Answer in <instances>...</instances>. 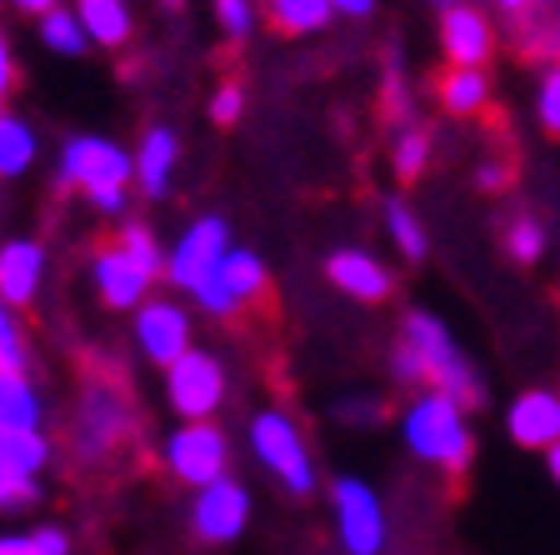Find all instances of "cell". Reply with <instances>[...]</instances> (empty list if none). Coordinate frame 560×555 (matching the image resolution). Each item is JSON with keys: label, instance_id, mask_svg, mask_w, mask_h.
Listing matches in <instances>:
<instances>
[{"label": "cell", "instance_id": "obj_1", "mask_svg": "<svg viewBox=\"0 0 560 555\" xmlns=\"http://www.w3.org/2000/svg\"><path fill=\"white\" fill-rule=\"evenodd\" d=\"M390 375L400 385H416V391H445L451 401L466 405V411L486 405V385H480L476 366L466 360V350L455 346V336L445 331L441 315H431V311L406 315L400 340L390 350Z\"/></svg>", "mask_w": 560, "mask_h": 555}, {"label": "cell", "instance_id": "obj_2", "mask_svg": "<svg viewBox=\"0 0 560 555\" xmlns=\"http://www.w3.org/2000/svg\"><path fill=\"white\" fill-rule=\"evenodd\" d=\"M400 440L420 465H435L445 475H460L476 455V430L466 420V405L445 391H420L400 411Z\"/></svg>", "mask_w": 560, "mask_h": 555}, {"label": "cell", "instance_id": "obj_3", "mask_svg": "<svg viewBox=\"0 0 560 555\" xmlns=\"http://www.w3.org/2000/svg\"><path fill=\"white\" fill-rule=\"evenodd\" d=\"M245 446H250V455H256L260 471L276 475L291 496H311L315 490L311 440H305V430L295 426V416H285L280 405L250 416V426H245Z\"/></svg>", "mask_w": 560, "mask_h": 555}, {"label": "cell", "instance_id": "obj_4", "mask_svg": "<svg viewBox=\"0 0 560 555\" xmlns=\"http://www.w3.org/2000/svg\"><path fill=\"white\" fill-rule=\"evenodd\" d=\"M136 181V151L116 146L105 136H70L60 146V161H56V185L60 190H116V185Z\"/></svg>", "mask_w": 560, "mask_h": 555}, {"label": "cell", "instance_id": "obj_5", "mask_svg": "<svg viewBox=\"0 0 560 555\" xmlns=\"http://www.w3.org/2000/svg\"><path fill=\"white\" fill-rule=\"evenodd\" d=\"M161 461L180 486L200 490L210 481L231 475V440L215 420H180L171 436L161 440Z\"/></svg>", "mask_w": 560, "mask_h": 555}, {"label": "cell", "instance_id": "obj_6", "mask_svg": "<svg viewBox=\"0 0 560 555\" xmlns=\"http://www.w3.org/2000/svg\"><path fill=\"white\" fill-rule=\"evenodd\" d=\"M130 436V401L116 381H85L81 405H75V455L85 465L116 455Z\"/></svg>", "mask_w": 560, "mask_h": 555}, {"label": "cell", "instance_id": "obj_7", "mask_svg": "<svg viewBox=\"0 0 560 555\" xmlns=\"http://www.w3.org/2000/svg\"><path fill=\"white\" fill-rule=\"evenodd\" d=\"M330 516H336V541L346 555H381L390 541L385 506L361 475H336L330 481Z\"/></svg>", "mask_w": 560, "mask_h": 555}, {"label": "cell", "instance_id": "obj_8", "mask_svg": "<svg viewBox=\"0 0 560 555\" xmlns=\"http://www.w3.org/2000/svg\"><path fill=\"white\" fill-rule=\"evenodd\" d=\"M231 245H235V235H231V226H225V216H196L186 231H180V241L165 251V280H171L175 290L196 296V290L221 270Z\"/></svg>", "mask_w": 560, "mask_h": 555}, {"label": "cell", "instance_id": "obj_9", "mask_svg": "<svg viewBox=\"0 0 560 555\" xmlns=\"http://www.w3.org/2000/svg\"><path fill=\"white\" fill-rule=\"evenodd\" d=\"M225 391H231V375H225L221 356H210L200 346L165 370V405L180 420H210L225 405Z\"/></svg>", "mask_w": 560, "mask_h": 555}, {"label": "cell", "instance_id": "obj_10", "mask_svg": "<svg viewBox=\"0 0 560 555\" xmlns=\"http://www.w3.org/2000/svg\"><path fill=\"white\" fill-rule=\"evenodd\" d=\"M245 525H250V490L235 475H221V481H210V486H200L190 496V531H196V541L231 545L245 535Z\"/></svg>", "mask_w": 560, "mask_h": 555}, {"label": "cell", "instance_id": "obj_11", "mask_svg": "<svg viewBox=\"0 0 560 555\" xmlns=\"http://www.w3.org/2000/svg\"><path fill=\"white\" fill-rule=\"evenodd\" d=\"M130 331H136V350L161 370H171L186 350H196V321H190V311L175 301H161V296L140 305Z\"/></svg>", "mask_w": 560, "mask_h": 555}, {"label": "cell", "instance_id": "obj_12", "mask_svg": "<svg viewBox=\"0 0 560 555\" xmlns=\"http://www.w3.org/2000/svg\"><path fill=\"white\" fill-rule=\"evenodd\" d=\"M91 286H95V296H101L105 311H130L136 315L140 305L151 301L155 276L140 266L120 241H110V245H101V251L91 255Z\"/></svg>", "mask_w": 560, "mask_h": 555}, {"label": "cell", "instance_id": "obj_13", "mask_svg": "<svg viewBox=\"0 0 560 555\" xmlns=\"http://www.w3.org/2000/svg\"><path fill=\"white\" fill-rule=\"evenodd\" d=\"M441 56L451 66H486L495 56V25L480 5L460 0V5L441 11Z\"/></svg>", "mask_w": 560, "mask_h": 555}, {"label": "cell", "instance_id": "obj_14", "mask_svg": "<svg viewBox=\"0 0 560 555\" xmlns=\"http://www.w3.org/2000/svg\"><path fill=\"white\" fill-rule=\"evenodd\" d=\"M505 436L521 446V451H540L546 455L550 446L560 440V391H521L511 405H505Z\"/></svg>", "mask_w": 560, "mask_h": 555}, {"label": "cell", "instance_id": "obj_15", "mask_svg": "<svg viewBox=\"0 0 560 555\" xmlns=\"http://www.w3.org/2000/svg\"><path fill=\"white\" fill-rule=\"evenodd\" d=\"M326 280L340 290V296H350V301H361V305H381L385 296L396 290L390 266L375 261L371 251H355V245L326 255Z\"/></svg>", "mask_w": 560, "mask_h": 555}, {"label": "cell", "instance_id": "obj_16", "mask_svg": "<svg viewBox=\"0 0 560 555\" xmlns=\"http://www.w3.org/2000/svg\"><path fill=\"white\" fill-rule=\"evenodd\" d=\"M46 245L31 241V235H15V241L0 245V301H11L15 311L35 305L40 286H46Z\"/></svg>", "mask_w": 560, "mask_h": 555}, {"label": "cell", "instance_id": "obj_17", "mask_svg": "<svg viewBox=\"0 0 560 555\" xmlns=\"http://www.w3.org/2000/svg\"><path fill=\"white\" fill-rule=\"evenodd\" d=\"M175 165H180V136L171 126H151L136 146V185L145 200L171 196Z\"/></svg>", "mask_w": 560, "mask_h": 555}, {"label": "cell", "instance_id": "obj_18", "mask_svg": "<svg viewBox=\"0 0 560 555\" xmlns=\"http://www.w3.org/2000/svg\"><path fill=\"white\" fill-rule=\"evenodd\" d=\"M46 426V395L25 370L0 375V430H40Z\"/></svg>", "mask_w": 560, "mask_h": 555}, {"label": "cell", "instance_id": "obj_19", "mask_svg": "<svg viewBox=\"0 0 560 555\" xmlns=\"http://www.w3.org/2000/svg\"><path fill=\"white\" fill-rule=\"evenodd\" d=\"M75 15H81L91 46H105V50H120L136 31L130 21V0H75Z\"/></svg>", "mask_w": 560, "mask_h": 555}, {"label": "cell", "instance_id": "obj_20", "mask_svg": "<svg viewBox=\"0 0 560 555\" xmlns=\"http://www.w3.org/2000/svg\"><path fill=\"white\" fill-rule=\"evenodd\" d=\"M435 95H441V111H451V116H480L490 105L486 66H451L435 85Z\"/></svg>", "mask_w": 560, "mask_h": 555}, {"label": "cell", "instance_id": "obj_21", "mask_svg": "<svg viewBox=\"0 0 560 555\" xmlns=\"http://www.w3.org/2000/svg\"><path fill=\"white\" fill-rule=\"evenodd\" d=\"M221 280H225V290H231L241 305H256L260 296L270 290V270H266V261H260L250 245H231V251H225Z\"/></svg>", "mask_w": 560, "mask_h": 555}, {"label": "cell", "instance_id": "obj_22", "mask_svg": "<svg viewBox=\"0 0 560 555\" xmlns=\"http://www.w3.org/2000/svg\"><path fill=\"white\" fill-rule=\"evenodd\" d=\"M50 436L46 430H0V475H40L50 465Z\"/></svg>", "mask_w": 560, "mask_h": 555}, {"label": "cell", "instance_id": "obj_23", "mask_svg": "<svg viewBox=\"0 0 560 555\" xmlns=\"http://www.w3.org/2000/svg\"><path fill=\"white\" fill-rule=\"evenodd\" d=\"M35 151H40V140H35V126L15 111H0V181H15L35 165Z\"/></svg>", "mask_w": 560, "mask_h": 555}, {"label": "cell", "instance_id": "obj_24", "mask_svg": "<svg viewBox=\"0 0 560 555\" xmlns=\"http://www.w3.org/2000/svg\"><path fill=\"white\" fill-rule=\"evenodd\" d=\"M266 15L285 35H315L336 15V0H266Z\"/></svg>", "mask_w": 560, "mask_h": 555}, {"label": "cell", "instance_id": "obj_25", "mask_svg": "<svg viewBox=\"0 0 560 555\" xmlns=\"http://www.w3.org/2000/svg\"><path fill=\"white\" fill-rule=\"evenodd\" d=\"M40 41H46V50H56V56H85V46H91V35H85L75 5H56L50 15H40Z\"/></svg>", "mask_w": 560, "mask_h": 555}, {"label": "cell", "instance_id": "obj_26", "mask_svg": "<svg viewBox=\"0 0 560 555\" xmlns=\"http://www.w3.org/2000/svg\"><path fill=\"white\" fill-rule=\"evenodd\" d=\"M385 231H390V241H396V251L406 255V261H425L431 235H425L420 216L406 206V200H385Z\"/></svg>", "mask_w": 560, "mask_h": 555}, {"label": "cell", "instance_id": "obj_27", "mask_svg": "<svg viewBox=\"0 0 560 555\" xmlns=\"http://www.w3.org/2000/svg\"><path fill=\"white\" fill-rule=\"evenodd\" d=\"M0 555H70V535L60 525L11 531V535H0Z\"/></svg>", "mask_w": 560, "mask_h": 555}, {"label": "cell", "instance_id": "obj_28", "mask_svg": "<svg viewBox=\"0 0 560 555\" xmlns=\"http://www.w3.org/2000/svg\"><path fill=\"white\" fill-rule=\"evenodd\" d=\"M505 251H511V261H521V266H536L540 255H546V226H540L536 216H515L511 226H505Z\"/></svg>", "mask_w": 560, "mask_h": 555}, {"label": "cell", "instance_id": "obj_29", "mask_svg": "<svg viewBox=\"0 0 560 555\" xmlns=\"http://www.w3.org/2000/svg\"><path fill=\"white\" fill-rule=\"evenodd\" d=\"M390 161H396V175H400V181H416V175L425 171V161H431V130L406 126V130L396 136V151H390Z\"/></svg>", "mask_w": 560, "mask_h": 555}, {"label": "cell", "instance_id": "obj_30", "mask_svg": "<svg viewBox=\"0 0 560 555\" xmlns=\"http://www.w3.org/2000/svg\"><path fill=\"white\" fill-rule=\"evenodd\" d=\"M120 245H126L130 255H136L140 266L151 270L155 280H165V251H161V241H155V231L151 226H140V220H126V226H120V235H116Z\"/></svg>", "mask_w": 560, "mask_h": 555}, {"label": "cell", "instance_id": "obj_31", "mask_svg": "<svg viewBox=\"0 0 560 555\" xmlns=\"http://www.w3.org/2000/svg\"><path fill=\"white\" fill-rule=\"evenodd\" d=\"M5 370H25V331L11 301H0V375Z\"/></svg>", "mask_w": 560, "mask_h": 555}, {"label": "cell", "instance_id": "obj_32", "mask_svg": "<svg viewBox=\"0 0 560 555\" xmlns=\"http://www.w3.org/2000/svg\"><path fill=\"white\" fill-rule=\"evenodd\" d=\"M35 500H40V475H0V510L5 516H21V510H31Z\"/></svg>", "mask_w": 560, "mask_h": 555}, {"label": "cell", "instance_id": "obj_33", "mask_svg": "<svg viewBox=\"0 0 560 555\" xmlns=\"http://www.w3.org/2000/svg\"><path fill=\"white\" fill-rule=\"evenodd\" d=\"M536 120L546 136L560 140V60L540 76V91H536Z\"/></svg>", "mask_w": 560, "mask_h": 555}, {"label": "cell", "instance_id": "obj_34", "mask_svg": "<svg viewBox=\"0 0 560 555\" xmlns=\"http://www.w3.org/2000/svg\"><path fill=\"white\" fill-rule=\"evenodd\" d=\"M210 5H215V21L231 41H245L256 31V0H210Z\"/></svg>", "mask_w": 560, "mask_h": 555}, {"label": "cell", "instance_id": "obj_35", "mask_svg": "<svg viewBox=\"0 0 560 555\" xmlns=\"http://www.w3.org/2000/svg\"><path fill=\"white\" fill-rule=\"evenodd\" d=\"M241 116H245V91L235 81H225L221 91L210 95V120H215V126H235Z\"/></svg>", "mask_w": 560, "mask_h": 555}, {"label": "cell", "instance_id": "obj_36", "mask_svg": "<svg viewBox=\"0 0 560 555\" xmlns=\"http://www.w3.org/2000/svg\"><path fill=\"white\" fill-rule=\"evenodd\" d=\"M11 91H15V50L0 31V111H11Z\"/></svg>", "mask_w": 560, "mask_h": 555}, {"label": "cell", "instance_id": "obj_37", "mask_svg": "<svg viewBox=\"0 0 560 555\" xmlns=\"http://www.w3.org/2000/svg\"><path fill=\"white\" fill-rule=\"evenodd\" d=\"M511 181H515V171H511L505 161H486V165L476 171V185H480V190H490V196H495V190H505Z\"/></svg>", "mask_w": 560, "mask_h": 555}, {"label": "cell", "instance_id": "obj_38", "mask_svg": "<svg viewBox=\"0 0 560 555\" xmlns=\"http://www.w3.org/2000/svg\"><path fill=\"white\" fill-rule=\"evenodd\" d=\"M336 15H350V21H365V15H375V0H336Z\"/></svg>", "mask_w": 560, "mask_h": 555}, {"label": "cell", "instance_id": "obj_39", "mask_svg": "<svg viewBox=\"0 0 560 555\" xmlns=\"http://www.w3.org/2000/svg\"><path fill=\"white\" fill-rule=\"evenodd\" d=\"M11 5H15V11H21V15H35V21H40V15H50V11H56L60 0H11Z\"/></svg>", "mask_w": 560, "mask_h": 555}, {"label": "cell", "instance_id": "obj_40", "mask_svg": "<svg viewBox=\"0 0 560 555\" xmlns=\"http://www.w3.org/2000/svg\"><path fill=\"white\" fill-rule=\"evenodd\" d=\"M495 5H501L505 15H530L540 5V0H495Z\"/></svg>", "mask_w": 560, "mask_h": 555}, {"label": "cell", "instance_id": "obj_41", "mask_svg": "<svg viewBox=\"0 0 560 555\" xmlns=\"http://www.w3.org/2000/svg\"><path fill=\"white\" fill-rule=\"evenodd\" d=\"M546 475H550V481H556V490H560V440H556V446H550V451H546Z\"/></svg>", "mask_w": 560, "mask_h": 555}, {"label": "cell", "instance_id": "obj_42", "mask_svg": "<svg viewBox=\"0 0 560 555\" xmlns=\"http://www.w3.org/2000/svg\"><path fill=\"white\" fill-rule=\"evenodd\" d=\"M161 5H171V11H180V5H186V0H161Z\"/></svg>", "mask_w": 560, "mask_h": 555}, {"label": "cell", "instance_id": "obj_43", "mask_svg": "<svg viewBox=\"0 0 560 555\" xmlns=\"http://www.w3.org/2000/svg\"><path fill=\"white\" fill-rule=\"evenodd\" d=\"M445 5H460V0H445Z\"/></svg>", "mask_w": 560, "mask_h": 555}]
</instances>
